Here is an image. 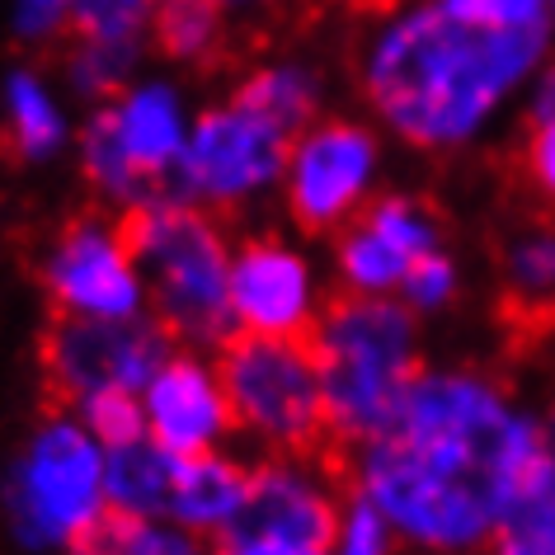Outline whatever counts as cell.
I'll use <instances>...</instances> for the list:
<instances>
[{"instance_id":"1","label":"cell","mask_w":555,"mask_h":555,"mask_svg":"<svg viewBox=\"0 0 555 555\" xmlns=\"http://www.w3.org/2000/svg\"><path fill=\"white\" fill-rule=\"evenodd\" d=\"M541 424L518 420L490 382L448 372L410 386L382 434L358 448V485L400 541L480 546L518 490Z\"/></svg>"},{"instance_id":"2","label":"cell","mask_w":555,"mask_h":555,"mask_svg":"<svg viewBox=\"0 0 555 555\" xmlns=\"http://www.w3.org/2000/svg\"><path fill=\"white\" fill-rule=\"evenodd\" d=\"M551 24L490 29L448 15L442 5L414 10L391 24L363 62V94L405 142L438 151L476 132L541 57Z\"/></svg>"},{"instance_id":"3","label":"cell","mask_w":555,"mask_h":555,"mask_svg":"<svg viewBox=\"0 0 555 555\" xmlns=\"http://www.w3.org/2000/svg\"><path fill=\"white\" fill-rule=\"evenodd\" d=\"M311 353L321 367L325 420L339 448L358 452L382 434L405 391L424 377L414 307L396 293L335 287L311 325Z\"/></svg>"},{"instance_id":"4","label":"cell","mask_w":555,"mask_h":555,"mask_svg":"<svg viewBox=\"0 0 555 555\" xmlns=\"http://www.w3.org/2000/svg\"><path fill=\"white\" fill-rule=\"evenodd\" d=\"M108 522L104 442L72 405L38 414L0 470V527L15 551L76 555Z\"/></svg>"},{"instance_id":"5","label":"cell","mask_w":555,"mask_h":555,"mask_svg":"<svg viewBox=\"0 0 555 555\" xmlns=\"http://www.w3.org/2000/svg\"><path fill=\"white\" fill-rule=\"evenodd\" d=\"M128 217L137 263L146 273L151 315L175 344L217 349L235 335L231 315V241L217 212L156 189Z\"/></svg>"},{"instance_id":"6","label":"cell","mask_w":555,"mask_h":555,"mask_svg":"<svg viewBox=\"0 0 555 555\" xmlns=\"http://www.w3.org/2000/svg\"><path fill=\"white\" fill-rule=\"evenodd\" d=\"M212 353H217L221 386H227L235 434L249 438L259 452L321 456L353 490L358 452L339 448L335 434H330L321 367H315L307 335L287 339V335H249V330H235Z\"/></svg>"},{"instance_id":"7","label":"cell","mask_w":555,"mask_h":555,"mask_svg":"<svg viewBox=\"0 0 555 555\" xmlns=\"http://www.w3.org/2000/svg\"><path fill=\"white\" fill-rule=\"evenodd\" d=\"M193 100L170 72H137L108 100L90 104L76 128V170L100 207L132 212L156 189H165L179 151H184Z\"/></svg>"},{"instance_id":"8","label":"cell","mask_w":555,"mask_h":555,"mask_svg":"<svg viewBox=\"0 0 555 555\" xmlns=\"http://www.w3.org/2000/svg\"><path fill=\"white\" fill-rule=\"evenodd\" d=\"M349 485L321 456L263 452L249 466L245 499L212 537L227 555H325L339 551V508Z\"/></svg>"},{"instance_id":"9","label":"cell","mask_w":555,"mask_h":555,"mask_svg":"<svg viewBox=\"0 0 555 555\" xmlns=\"http://www.w3.org/2000/svg\"><path fill=\"white\" fill-rule=\"evenodd\" d=\"M287 151H293V132L231 94L193 114L165 189L217 217H235L283 184Z\"/></svg>"},{"instance_id":"10","label":"cell","mask_w":555,"mask_h":555,"mask_svg":"<svg viewBox=\"0 0 555 555\" xmlns=\"http://www.w3.org/2000/svg\"><path fill=\"white\" fill-rule=\"evenodd\" d=\"M34 278L52 315H142L151 311L128 217L114 207L72 212L38 245Z\"/></svg>"},{"instance_id":"11","label":"cell","mask_w":555,"mask_h":555,"mask_svg":"<svg viewBox=\"0 0 555 555\" xmlns=\"http://www.w3.org/2000/svg\"><path fill=\"white\" fill-rule=\"evenodd\" d=\"M175 349L156 315H52L38 363L62 405L94 391H142Z\"/></svg>"},{"instance_id":"12","label":"cell","mask_w":555,"mask_h":555,"mask_svg":"<svg viewBox=\"0 0 555 555\" xmlns=\"http://www.w3.org/2000/svg\"><path fill=\"white\" fill-rule=\"evenodd\" d=\"M485 245L499 273L494 325L508 358H555V207L513 203V221Z\"/></svg>"},{"instance_id":"13","label":"cell","mask_w":555,"mask_h":555,"mask_svg":"<svg viewBox=\"0 0 555 555\" xmlns=\"http://www.w3.org/2000/svg\"><path fill=\"white\" fill-rule=\"evenodd\" d=\"M377 137L349 118H315L293 137L283 165V207L301 235H335L372 193Z\"/></svg>"},{"instance_id":"14","label":"cell","mask_w":555,"mask_h":555,"mask_svg":"<svg viewBox=\"0 0 555 555\" xmlns=\"http://www.w3.org/2000/svg\"><path fill=\"white\" fill-rule=\"evenodd\" d=\"M325 293L315 269L293 241L273 231H249L231 245V315L249 335H311Z\"/></svg>"},{"instance_id":"15","label":"cell","mask_w":555,"mask_h":555,"mask_svg":"<svg viewBox=\"0 0 555 555\" xmlns=\"http://www.w3.org/2000/svg\"><path fill=\"white\" fill-rule=\"evenodd\" d=\"M142 414H146V438H156L175 456L227 448L235 424L227 405V386H221L217 372V353L175 344L170 358L142 386Z\"/></svg>"},{"instance_id":"16","label":"cell","mask_w":555,"mask_h":555,"mask_svg":"<svg viewBox=\"0 0 555 555\" xmlns=\"http://www.w3.org/2000/svg\"><path fill=\"white\" fill-rule=\"evenodd\" d=\"M76 100L38 62H10L0 76V142L24 170H48L76 146Z\"/></svg>"},{"instance_id":"17","label":"cell","mask_w":555,"mask_h":555,"mask_svg":"<svg viewBox=\"0 0 555 555\" xmlns=\"http://www.w3.org/2000/svg\"><path fill=\"white\" fill-rule=\"evenodd\" d=\"M249 466L235 462L227 448L193 452L175 462L170 499H165V518H175L184 532H193L203 546H212V537L231 522V513L245 499Z\"/></svg>"},{"instance_id":"18","label":"cell","mask_w":555,"mask_h":555,"mask_svg":"<svg viewBox=\"0 0 555 555\" xmlns=\"http://www.w3.org/2000/svg\"><path fill=\"white\" fill-rule=\"evenodd\" d=\"M480 551H504V555H555V462L546 438L537 442V452L527 456L518 490L490 527V537L480 541Z\"/></svg>"},{"instance_id":"19","label":"cell","mask_w":555,"mask_h":555,"mask_svg":"<svg viewBox=\"0 0 555 555\" xmlns=\"http://www.w3.org/2000/svg\"><path fill=\"white\" fill-rule=\"evenodd\" d=\"M231 15L235 10L227 0H160L151 20V48L175 72H207L231 43Z\"/></svg>"},{"instance_id":"20","label":"cell","mask_w":555,"mask_h":555,"mask_svg":"<svg viewBox=\"0 0 555 555\" xmlns=\"http://www.w3.org/2000/svg\"><path fill=\"white\" fill-rule=\"evenodd\" d=\"M175 452H165L156 438H132L118 448H104V494L108 513L118 518H142V513H165L175 480Z\"/></svg>"},{"instance_id":"21","label":"cell","mask_w":555,"mask_h":555,"mask_svg":"<svg viewBox=\"0 0 555 555\" xmlns=\"http://www.w3.org/2000/svg\"><path fill=\"white\" fill-rule=\"evenodd\" d=\"M231 94L255 108V114L273 118L278 128L293 137L321 118V76H315L307 62H293V57L249 66Z\"/></svg>"},{"instance_id":"22","label":"cell","mask_w":555,"mask_h":555,"mask_svg":"<svg viewBox=\"0 0 555 555\" xmlns=\"http://www.w3.org/2000/svg\"><path fill=\"white\" fill-rule=\"evenodd\" d=\"M142 57H146V48L72 34L66 38V52H62V86L76 104L90 108V104H100L114 90L128 86V80L142 72Z\"/></svg>"},{"instance_id":"23","label":"cell","mask_w":555,"mask_h":555,"mask_svg":"<svg viewBox=\"0 0 555 555\" xmlns=\"http://www.w3.org/2000/svg\"><path fill=\"white\" fill-rule=\"evenodd\" d=\"M335 241V269L344 287H367V293H396L400 278L410 269V255L391 245L382 231H372L367 221L349 217L330 235Z\"/></svg>"},{"instance_id":"24","label":"cell","mask_w":555,"mask_h":555,"mask_svg":"<svg viewBox=\"0 0 555 555\" xmlns=\"http://www.w3.org/2000/svg\"><path fill=\"white\" fill-rule=\"evenodd\" d=\"M513 203L555 207V118H522V132L504 156Z\"/></svg>"},{"instance_id":"25","label":"cell","mask_w":555,"mask_h":555,"mask_svg":"<svg viewBox=\"0 0 555 555\" xmlns=\"http://www.w3.org/2000/svg\"><path fill=\"white\" fill-rule=\"evenodd\" d=\"M90 551H100V555H193V551H203V541L184 532L175 518H165V513H142V518H118V513H108V522L100 527Z\"/></svg>"},{"instance_id":"26","label":"cell","mask_w":555,"mask_h":555,"mask_svg":"<svg viewBox=\"0 0 555 555\" xmlns=\"http://www.w3.org/2000/svg\"><path fill=\"white\" fill-rule=\"evenodd\" d=\"M160 0H76V34L151 48V20Z\"/></svg>"},{"instance_id":"27","label":"cell","mask_w":555,"mask_h":555,"mask_svg":"<svg viewBox=\"0 0 555 555\" xmlns=\"http://www.w3.org/2000/svg\"><path fill=\"white\" fill-rule=\"evenodd\" d=\"M5 29L24 52L66 48V38L76 34V0H10Z\"/></svg>"},{"instance_id":"28","label":"cell","mask_w":555,"mask_h":555,"mask_svg":"<svg viewBox=\"0 0 555 555\" xmlns=\"http://www.w3.org/2000/svg\"><path fill=\"white\" fill-rule=\"evenodd\" d=\"M72 410L86 420V428L104 448H118V442H132L146 434L142 391H94V396L72 400Z\"/></svg>"},{"instance_id":"29","label":"cell","mask_w":555,"mask_h":555,"mask_svg":"<svg viewBox=\"0 0 555 555\" xmlns=\"http://www.w3.org/2000/svg\"><path fill=\"white\" fill-rule=\"evenodd\" d=\"M396 541H400L396 527L386 522V513L372 504L363 490L344 494V508H339V551L372 555V551H391Z\"/></svg>"},{"instance_id":"30","label":"cell","mask_w":555,"mask_h":555,"mask_svg":"<svg viewBox=\"0 0 555 555\" xmlns=\"http://www.w3.org/2000/svg\"><path fill=\"white\" fill-rule=\"evenodd\" d=\"M452 293H456V269H452V259L442 255L438 245L424 249V255H414L405 278H400V297H405L414 311L448 307Z\"/></svg>"},{"instance_id":"31","label":"cell","mask_w":555,"mask_h":555,"mask_svg":"<svg viewBox=\"0 0 555 555\" xmlns=\"http://www.w3.org/2000/svg\"><path fill=\"white\" fill-rule=\"evenodd\" d=\"M448 15L490 24V29H522V24H551L555 0H438Z\"/></svg>"},{"instance_id":"32","label":"cell","mask_w":555,"mask_h":555,"mask_svg":"<svg viewBox=\"0 0 555 555\" xmlns=\"http://www.w3.org/2000/svg\"><path fill=\"white\" fill-rule=\"evenodd\" d=\"M532 118H555V66H551V72H546V80H541V90H537Z\"/></svg>"},{"instance_id":"33","label":"cell","mask_w":555,"mask_h":555,"mask_svg":"<svg viewBox=\"0 0 555 555\" xmlns=\"http://www.w3.org/2000/svg\"><path fill=\"white\" fill-rule=\"evenodd\" d=\"M349 5L367 20H382V15H391V10H400V0H349Z\"/></svg>"},{"instance_id":"34","label":"cell","mask_w":555,"mask_h":555,"mask_svg":"<svg viewBox=\"0 0 555 555\" xmlns=\"http://www.w3.org/2000/svg\"><path fill=\"white\" fill-rule=\"evenodd\" d=\"M541 438H546L551 462H555V400H551V410H546V424H541Z\"/></svg>"},{"instance_id":"35","label":"cell","mask_w":555,"mask_h":555,"mask_svg":"<svg viewBox=\"0 0 555 555\" xmlns=\"http://www.w3.org/2000/svg\"><path fill=\"white\" fill-rule=\"evenodd\" d=\"M231 10H269V5H278V0H227Z\"/></svg>"}]
</instances>
